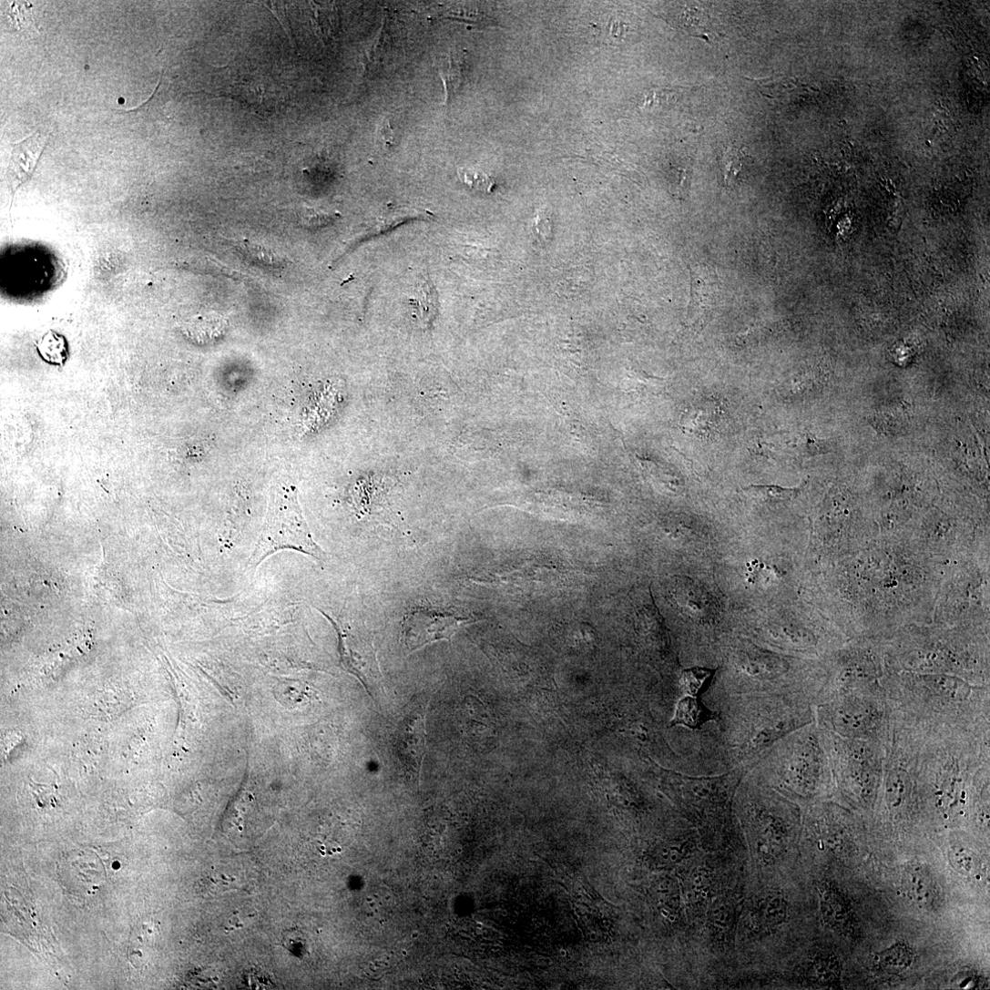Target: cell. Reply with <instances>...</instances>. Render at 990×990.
<instances>
[{
    "label": "cell",
    "instance_id": "cell-37",
    "mask_svg": "<svg viewBox=\"0 0 990 990\" xmlns=\"http://www.w3.org/2000/svg\"><path fill=\"white\" fill-rule=\"evenodd\" d=\"M262 5L265 6L268 10H270L274 15V16L278 19V21L282 26V27L285 28V31H286L287 35L291 39V31L290 29L289 20L286 18L285 11L284 12L281 11L282 7L281 5H279V4H277V3H262Z\"/></svg>",
    "mask_w": 990,
    "mask_h": 990
},
{
    "label": "cell",
    "instance_id": "cell-21",
    "mask_svg": "<svg viewBox=\"0 0 990 990\" xmlns=\"http://www.w3.org/2000/svg\"><path fill=\"white\" fill-rule=\"evenodd\" d=\"M841 963L831 953L816 954L807 964L805 976L807 981L820 988H834L840 985Z\"/></svg>",
    "mask_w": 990,
    "mask_h": 990
},
{
    "label": "cell",
    "instance_id": "cell-19",
    "mask_svg": "<svg viewBox=\"0 0 990 990\" xmlns=\"http://www.w3.org/2000/svg\"><path fill=\"white\" fill-rule=\"evenodd\" d=\"M737 922L736 903L729 898H719L707 909L706 927L717 942L730 944L734 937Z\"/></svg>",
    "mask_w": 990,
    "mask_h": 990
},
{
    "label": "cell",
    "instance_id": "cell-26",
    "mask_svg": "<svg viewBox=\"0 0 990 990\" xmlns=\"http://www.w3.org/2000/svg\"><path fill=\"white\" fill-rule=\"evenodd\" d=\"M695 851L696 842L689 834V836L661 845L656 853V858L660 866H675L690 857Z\"/></svg>",
    "mask_w": 990,
    "mask_h": 990
},
{
    "label": "cell",
    "instance_id": "cell-23",
    "mask_svg": "<svg viewBox=\"0 0 990 990\" xmlns=\"http://www.w3.org/2000/svg\"><path fill=\"white\" fill-rule=\"evenodd\" d=\"M874 960L878 970L889 975H900L913 965L914 952L908 944L897 943L878 953Z\"/></svg>",
    "mask_w": 990,
    "mask_h": 990
},
{
    "label": "cell",
    "instance_id": "cell-9",
    "mask_svg": "<svg viewBox=\"0 0 990 990\" xmlns=\"http://www.w3.org/2000/svg\"><path fill=\"white\" fill-rule=\"evenodd\" d=\"M747 774L743 770H732L714 777L669 774L665 779L692 821L719 824L727 821L734 796Z\"/></svg>",
    "mask_w": 990,
    "mask_h": 990
},
{
    "label": "cell",
    "instance_id": "cell-1",
    "mask_svg": "<svg viewBox=\"0 0 990 990\" xmlns=\"http://www.w3.org/2000/svg\"><path fill=\"white\" fill-rule=\"evenodd\" d=\"M709 704L720 721L704 732V742L729 771L749 773L777 742L815 722V706L799 697L740 696Z\"/></svg>",
    "mask_w": 990,
    "mask_h": 990
},
{
    "label": "cell",
    "instance_id": "cell-39",
    "mask_svg": "<svg viewBox=\"0 0 990 990\" xmlns=\"http://www.w3.org/2000/svg\"><path fill=\"white\" fill-rule=\"evenodd\" d=\"M560 954H561V955H562L563 957H565L566 955H567V954H568V953H567V951H566V950H564V949H561V950H560Z\"/></svg>",
    "mask_w": 990,
    "mask_h": 990
},
{
    "label": "cell",
    "instance_id": "cell-28",
    "mask_svg": "<svg viewBox=\"0 0 990 990\" xmlns=\"http://www.w3.org/2000/svg\"><path fill=\"white\" fill-rule=\"evenodd\" d=\"M750 496L770 504L782 503L795 498L800 488H784L779 485H750L742 489Z\"/></svg>",
    "mask_w": 990,
    "mask_h": 990
},
{
    "label": "cell",
    "instance_id": "cell-13",
    "mask_svg": "<svg viewBox=\"0 0 990 990\" xmlns=\"http://www.w3.org/2000/svg\"><path fill=\"white\" fill-rule=\"evenodd\" d=\"M321 613L332 623L338 633L339 650L344 669L362 682L373 699L377 694L381 696L383 692V677L373 648L362 652L353 649L340 625L324 612Z\"/></svg>",
    "mask_w": 990,
    "mask_h": 990
},
{
    "label": "cell",
    "instance_id": "cell-20",
    "mask_svg": "<svg viewBox=\"0 0 990 990\" xmlns=\"http://www.w3.org/2000/svg\"><path fill=\"white\" fill-rule=\"evenodd\" d=\"M709 721L718 723L720 715L707 707L699 697L684 695L676 704L675 713L669 728L683 726L687 729L697 730Z\"/></svg>",
    "mask_w": 990,
    "mask_h": 990
},
{
    "label": "cell",
    "instance_id": "cell-32",
    "mask_svg": "<svg viewBox=\"0 0 990 990\" xmlns=\"http://www.w3.org/2000/svg\"><path fill=\"white\" fill-rule=\"evenodd\" d=\"M314 9L315 21L318 29V33L322 39H329L337 30V15L334 11L330 10V6L318 5L311 4Z\"/></svg>",
    "mask_w": 990,
    "mask_h": 990
},
{
    "label": "cell",
    "instance_id": "cell-11",
    "mask_svg": "<svg viewBox=\"0 0 990 990\" xmlns=\"http://www.w3.org/2000/svg\"><path fill=\"white\" fill-rule=\"evenodd\" d=\"M428 702L422 701L411 706L399 722L394 736L398 759L404 770L414 778L419 777L425 756Z\"/></svg>",
    "mask_w": 990,
    "mask_h": 990
},
{
    "label": "cell",
    "instance_id": "cell-42",
    "mask_svg": "<svg viewBox=\"0 0 990 990\" xmlns=\"http://www.w3.org/2000/svg\"><path fill=\"white\" fill-rule=\"evenodd\" d=\"M580 966H585L583 962L579 963Z\"/></svg>",
    "mask_w": 990,
    "mask_h": 990
},
{
    "label": "cell",
    "instance_id": "cell-12",
    "mask_svg": "<svg viewBox=\"0 0 990 990\" xmlns=\"http://www.w3.org/2000/svg\"><path fill=\"white\" fill-rule=\"evenodd\" d=\"M671 597L681 614L692 624L714 628L720 623L722 615L720 606L699 583L688 577H676Z\"/></svg>",
    "mask_w": 990,
    "mask_h": 990
},
{
    "label": "cell",
    "instance_id": "cell-7",
    "mask_svg": "<svg viewBox=\"0 0 990 990\" xmlns=\"http://www.w3.org/2000/svg\"><path fill=\"white\" fill-rule=\"evenodd\" d=\"M281 550H295L320 562L325 552L317 544L302 515L297 489L292 485L277 488L272 495L267 519L249 565L252 569Z\"/></svg>",
    "mask_w": 990,
    "mask_h": 990
},
{
    "label": "cell",
    "instance_id": "cell-29",
    "mask_svg": "<svg viewBox=\"0 0 990 990\" xmlns=\"http://www.w3.org/2000/svg\"><path fill=\"white\" fill-rule=\"evenodd\" d=\"M410 302L414 305L422 319H426L425 313L429 320L434 319L437 312V295L432 282L424 279Z\"/></svg>",
    "mask_w": 990,
    "mask_h": 990
},
{
    "label": "cell",
    "instance_id": "cell-15",
    "mask_svg": "<svg viewBox=\"0 0 990 990\" xmlns=\"http://www.w3.org/2000/svg\"><path fill=\"white\" fill-rule=\"evenodd\" d=\"M820 913L823 924L841 934H850L855 928V914L845 896L832 883L822 882L818 887Z\"/></svg>",
    "mask_w": 990,
    "mask_h": 990
},
{
    "label": "cell",
    "instance_id": "cell-10",
    "mask_svg": "<svg viewBox=\"0 0 990 990\" xmlns=\"http://www.w3.org/2000/svg\"><path fill=\"white\" fill-rule=\"evenodd\" d=\"M471 617L437 608H418L405 616L402 640L409 653L438 641H451Z\"/></svg>",
    "mask_w": 990,
    "mask_h": 990
},
{
    "label": "cell",
    "instance_id": "cell-25",
    "mask_svg": "<svg viewBox=\"0 0 990 990\" xmlns=\"http://www.w3.org/2000/svg\"><path fill=\"white\" fill-rule=\"evenodd\" d=\"M717 669L705 667H692L680 671L679 687L681 695L701 696L711 685Z\"/></svg>",
    "mask_w": 990,
    "mask_h": 990
},
{
    "label": "cell",
    "instance_id": "cell-4",
    "mask_svg": "<svg viewBox=\"0 0 990 990\" xmlns=\"http://www.w3.org/2000/svg\"><path fill=\"white\" fill-rule=\"evenodd\" d=\"M748 775L800 800L820 796L833 782L821 728L813 722L789 734Z\"/></svg>",
    "mask_w": 990,
    "mask_h": 990
},
{
    "label": "cell",
    "instance_id": "cell-16",
    "mask_svg": "<svg viewBox=\"0 0 990 990\" xmlns=\"http://www.w3.org/2000/svg\"><path fill=\"white\" fill-rule=\"evenodd\" d=\"M39 132L14 145L8 179L14 192L31 179L47 145Z\"/></svg>",
    "mask_w": 990,
    "mask_h": 990
},
{
    "label": "cell",
    "instance_id": "cell-24",
    "mask_svg": "<svg viewBox=\"0 0 990 990\" xmlns=\"http://www.w3.org/2000/svg\"><path fill=\"white\" fill-rule=\"evenodd\" d=\"M712 883L711 873L704 867H697L689 873L685 882V897L689 907L699 908L709 903Z\"/></svg>",
    "mask_w": 990,
    "mask_h": 990
},
{
    "label": "cell",
    "instance_id": "cell-27",
    "mask_svg": "<svg viewBox=\"0 0 990 990\" xmlns=\"http://www.w3.org/2000/svg\"><path fill=\"white\" fill-rule=\"evenodd\" d=\"M658 906L661 914L668 918L669 922L674 923L681 908V893L678 883L672 880L660 883L658 887Z\"/></svg>",
    "mask_w": 990,
    "mask_h": 990
},
{
    "label": "cell",
    "instance_id": "cell-17",
    "mask_svg": "<svg viewBox=\"0 0 990 990\" xmlns=\"http://www.w3.org/2000/svg\"><path fill=\"white\" fill-rule=\"evenodd\" d=\"M690 301L689 320H706L717 305L719 290L717 275L704 265L689 267Z\"/></svg>",
    "mask_w": 990,
    "mask_h": 990
},
{
    "label": "cell",
    "instance_id": "cell-2",
    "mask_svg": "<svg viewBox=\"0 0 990 990\" xmlns=\"http://www.w3.org/2000/svg\"><path fill=\"white\" fill-rule=\"evenodd\" d=\"M883 685L894 715L928 728L989 729L988 685L946 675L885 676Z\"/></svg>",
    "mask_w": 990,
    "mask_h": 990
},
{
    "label": "cell",
    "instance_id": "cell-30",
    "mask_svg": "<svg viewBox=\"0 0 990 990\" xmlns=\"http://www.w3.org/2000/svg\"><path fill=\"white\" fill-rule=\"evenodd\" d=\"M949 860L956 872L972 877L979 870V858L971 848L955 843L949 853Z\"/></svg>",
    "mask_w": 990,
    "mask_h": 990
},
{
    "label": "cell",
    "instance_id": "cell-18",
    "mask_svg": "<svg viewBox=\"0 0 990 990\" xmlns=\"http://www.w3.org/2000/svg\"><path fill=\"white\" fill-rule=\"evenodd\" d=\"M789 903L780 891H769L755 903L750 916L752 927L761 933H773L788 917Z\"/></svg>",
    "mask_w": 990,
    "mask_h": 990
},
{
    "label": "cell",
    "instance_id": "cell-35",
    "mask_svg": "<svg viewBox=\"0 0 990 990\" xmlns=\"http://www.w3.org/2000/svg\"><path fill=\"white\" fill-rule=\"evenodd\" d=\"M336 214L321 209H306L302 214V223L308 228L317 229L326 226L336 219Z\"/></svg>",
    "mask_w": 990,
    "mask_h": 990
},
{
    "label": "cell",
    "instance_id": "cell-14",
    "mask_svg": "<svg viewBox=\"0 0 990 990\" xmlns=\"http://www.w3.org/2000/svg\"><path fill=\"white\" fill-rule=\"evenodd\" d=\"M902 886L910 902L928 912H935L942 905V893L932 871L924 864H908L902 875Z\"/></svg>",
    "mask_w": 990,
    "mask_h": 990
},
{
    "label": "cell",
    "instance_id": "cell-31",
    "mask_svg": "<svg viewBox=\"0 0 990 990\" xmlns=\"http://www.w3.org/2000/svg\"><path fill=\"white\" fill-rule=\"evenodd\" d=\"M747 156L737 147L728 148L721 158L720 169L723 180L727 186L736 183L742 174Z\"/></svg>",
    "mask_w": 990,
    "mask_h": 990
},
{
    "label": "cell",
    "instance_id": "cell-3",
    "mask_svg": "<svg viewBox=\"0 0 990 990\" xmlns=\"http://www.w3.org/2000/svg\"><path fill=\"white\" fill-rule=\"evenodd\" d=\"M725 664L701 696L703 702L740 696L799 697L820 702L829 674L793 665L788 658L746 639L729 646Z\"/></svg>",
    "mask_w": 990,
    "mask_h": 990
},
{
    "label": "cell",
    "instance_id": "cell-41",
    "mask_svg": "<svg viewBox=\"0 0 990 990\" xmlns=\"http://www.w3.org/2000/svg\"><path fill=\"white\" fill-rule=\"evenodd\" d=\"M604 924H605L606 925H607V926H609V924H609V923H607V921H605V922H604Z\"/></svg>",
    "mask_w": 990,
    "mask_h": 990
},
{
    "label": "cell",
    "instance_id": "cell-6",
    "mask_svg": "<svg viewBox=\"0 0 990 990\" xmlns=\"http://www.w3.org/2000/svg\"><path fill=\"white\" fill-rule=\"evenodd\" d=\"M815 722L842 739L885 745L892 725L885 689L831 694L815 706Z\"/></svg>",
    "mask_w": 990,
    "mask_h": 990
},
{
    "label": "cell",
    "instance_id": "cell-5",
    "mask_svg": "<svg viewBox=\"0 0 990 990\" xmlns=\"http://www.w3.org/2000/svg\"><path fill=\"white\" fill-rule=\"evenodd\" d=\"M821 728V727H820ZM832 781L844 798L865 811L875 809L881 791L885 745L840 738L822 729Z\"/></svg>",
    "mask_w": 990,
    "mask_h": 990
},
{
    "label": "cell",
    "instance_id": "cell-38",
    "mask_svg": "<svg viewBox=\"0 0 990 990\" xmlns=\"http://www.w3.org/2000/svg\"><path fill=\"white\" fill-rule=\"evenodd\" d=\"M379 137L385 146L393 144V129L388 120H383L379 127Z\"/></svg>",
    "mask_w": 990,
    "mask_h": 990
},
{
    "label": "cell",
    "instance_id": "cell-8",
    "mask_svg": "<svg viewBox=\"0 0 990 990\" xmlns=\"http://www.w3.org/2000/svg\"><path fill=\"white\" fill-rule=\"evenodd\" d=\"M741 811L756 845L759 858L772 864L785 852L791 834L788 807L771 797L748 774L743 779Z\"/></svg>",
    "mask_w": 990,
    "mask_h": 990
},
{
    "label": "cell",
    "instance_id": "cell-36",
    "mask_svg": "<svg viewBox=\"0 0 990 990\" xmlns=\"http://www.w3.org/2000/svg\"><path fill=\"white\" fill-rule=\"evenodd\" d=\"M832 452V444L807 434L803 440V454L809 457L822 455Z\"/></svg>",
    "mask_w": 990,
    "mask_h": 990
},
{
    "label": "cell",
    "instance_id": "cell-34",
    "mask_svg": "<svg viewBox=\"0 0 990 990\" xmlns=\"http://www.w3.org/2000/svg\"><path fill=\"white\" fill-rule=\"evenodd\" d=\"M386 40L387 34L385 32V26L383 24V26L382 30H380L378 37L372 45L371 49L368 51L367 54V64L365 66V68L367 67L369 71H371V69H373V67L380 66V64L382 63L384 57L383 55L386 51Z\"/></svg>",
    "mask_w": 990,
    "mask_h": 990
},
{
    "label": "cell",
    "instance_id": "cell-33",
    "mask_svg": "<svg viewBox=\"0 0 990 990\" xmlns=\"http://www.w3.org/2000/svg\"><path fill=\"white\" fill-rule=\"evenodd\" d=\"M460 179L470 187L472 189L491 193L494 187V180L486 174L470 168H460L458 170Z\"/></svg>",
    "mask_w": 990,
    "mask_h": 990
},
{
    "label": "cell",
    "instance_id": "cell-22",
    "mask_svg": "<svg viewBox=\"0 0 990 990\" xmlns=\"http://www.w3.org/2000/svg\"><path fill=\"white\" fill-rule=\"evenodd\" d=\"M468 64L462 52L451 51L440 69L446 93V104H450L464 86Z\"/></svg>",
    "mask_w": 990,
    "mask_h": 990
},
{
    "label": "cell",
    "instance_id": "cell-40",
    "mask_svg": "<svg viewBox=\"0 0 990 990\" xmlns=\"http://www.w3.org/2000/svg\"><path fill=\"white\" fill-rule=\"evenodd\" d=\"M544 962H545V963H546V964H552V961H551V960H549V959H545V960H544Z\"/></svg>",
    "mask_w": 990,
    "mask_h": 990
}]
</instances>
